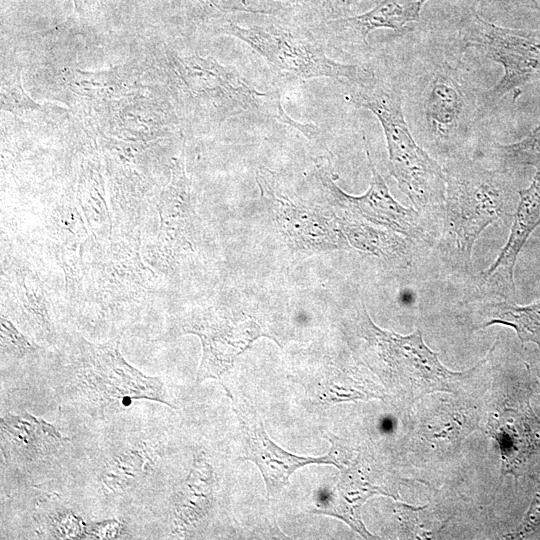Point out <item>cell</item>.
Wrapping results in <instances>:
<instances>
[{"label": "cell", "instance_id": "7", "mask_svg": "<svg viewBox=\"0 0 540 540\" xmlns=\"http://www.w3.org/2000/svg\"><path fill=\"white\" fill-rule=\"evenodd\" d=\"M450 10L448 19L460 41L503 68L501 79L485 92L484 108L489 115L506 95L540 74V30L496 24L464 0H457Z\"/></svg>", "mask_w": 540, "mask_h": 540}, {"label": "cell", "instance_id": "2", "mask_svg": "<svg viewBox=\"0 0 540 540\" xmlns=\"http://www.w3.org/2000/svg\"><path fill=\"white\" fill-rule=\"evenodd\" d=\"M352 348L359 359L394 396L416 400L442 391L455 393L470 379L480 363L465 372L447 369L424 342L420 329L400 335L378 327L363 301L357 307L349 329Z\"/></svg>", "mask_w": 540, "mask_h": 540}, {"label": "cell", "instance_id": "31", "mask_svg": "<svg viewBox=\"0 0 540 540\" xmlns=\"http://www.w3.org/2000/svg\"><path fill=\"white\" fill-rule=\"evenodd\" d=\"M223 11L282 16L288 7L276 0H209Z\"/></svg>", "mask_w": 540, "mask_h": 540}, {"label": "cell", "instance_id": "13", "mask_svg": "<svg viewBox=\"0 0 540 540\" xmlns=\"http://www.w3.org/2000/svg\"><path fill=\"white\" fill-rule=\"evenodd\" d=\"M429 0H382L360 15L322 23V36L329 45L345 50L368 49V36L378 29L398 34L413 31Z\"/></svg>", "mask_w": 540, "mask_h": 540}, {"label": "cell", "instance_id": "23", "mask_svg": "<svg viewBox=\"0 0 540 540\" xmlns=\"http://www.w3.org/2000/svg\"><path fill=\"white\" fill-rule=\"evenodd\" d=\"M78 200L83 209L84 216L97 238L111 236V218L104 197L102 183L99 177L94 176L93 171L88 169L82 173V179L78 187Z\"/></svg>", "mask_w": 540, "mask_h": 540}, {"label": "cell", "instance_id": "33", "mask_svg": "<svg viewBox=\"0 0 540 540\" xmlns=\"http://www.w3.org/2000/svg\"><path fill=\"white\" fill-rule=\"evenodd\" d=\"M538 366H539V375H540V357H539V364H538ZM539 377H540V376H539Z\"/></svg>", "mask_w": 540, "mask_h": 540}, {"label": "cell", "instance_id": "5", "mask_svg": "<svg viewBox=\"0 0 540 540\" xmlns=\"http://www.w3.org/2000/svg\"><path fill=\"white\" fill-rule=\"evenodd\" d=\"M443 170L445 244L457 262L469 267L479 236L512 209L514 188L509 170L485 168L470 156L447 160Z\"/></svg>", "mask_w": 540, "mask_h": 540}, {"label": "cell", "instance_id": "16", "mask_svg": "<svg viewBox=\"0 0 540 540\" xmlns=\"http://www.w3.org/2000/svg\"><path fill=\"white\" fill-rule=\"evenodd\" d=\"M1 450L7 463L28 466L45 462L68 440L54 425L28 412L8 413L0 420Z\"/></svg>", "mask_w": 540, "mask_h": 540}, {"label": "cell", "instance_id": "30", "mask_svg": "<svg viewBox=\"0 0 540 540\" xmlns=\"http://www.w3.org/2000/svg\"><path fill=\"white\" fill-rule=\"evenodd\" d=\"M1 351L9 357L20 359L34 353V346L24 334L5 316L1 315Z\"/></svg>", "mask_w": 540, "mask_h": 540}, {"label": "cell", "instance_id": "18", "mask_svg": "<svg viewBox=\"0 0 540 540\" xmlns=\"http://www.w3.org/2000/svg\"><path fill=\"white\" fill-rule=\"evenodd\" d=\"M159 444L138 442L112 454L104 461L100 479L103 488L114 495L131 492L157 463Z\"/></svg>", "mask_w": 540, "mask_h": 540}, {"label": "cell", "instance_id": "10", "mask_svg": "<svg viewBox=\"0 0 540 540\" xmlns=\"http://www.w3.org/2000/svg\"><path fill=\"white\" fill-rule=\"evenodd\" d=\"M232 400L233 411L240 424L244 455L240 458L250 460L258 467L265 481L267 495L276 498L289 477L299 468L308 464H332L339 469L351 461V451L341 447L338 439L330 441L332 447L325 456L304 457L292 454L267 435L262 420L252 403L242 395H233L227 388Z\"/></svg>", "mask_w": 540, "mask_h": 540}, {"label": "cell", "instance_id": "4", "mask_svg": "<svg viewBox=\"0 0 540 540\" xmlns=\"http://www.w3.org/2000/svg\"><path fill=\"white\" fill-rule=\"evenodd\" d=\"M189 111L216 123L278 121L311 141L320 137L312 123L299 122L285 111L278 90H259L236 69L199 54L169 55Z\"/></svg>", "mask_w": 540, "mask_h": 540}, {"label": "cell", "instance_id": "19", "mask_svg": "<svg viewBox=\"0 0 540 540\" xmlns=\"http://www.w3.org/2000/svg\"><path fill=\"white\" fill-rule=\"evenodd\" d=\"M214 477L211 466L195 457L193 468L174 505L175 533L187 534L206 518L212 503Z\"/></svg>", "mask_w": 540, "mask_h": 540}, {"label": "cell", "instance_id": "3", "mask_svg": "<svg viewBox=\"0 0 540 540\" xmlns=\"http://www.w3.org/2000/svg\"><path fill=\"white\" fill-rule=\"evenodd\" d=\"M348 87L346 100L373 113L384 132L389 172L419 212L443 207V167L416 140L406 121L400 76L370 78Z\"/></svg>", "mask_w": 540, "mask_h": 540}, {"label": "cell", "instance_id": "12", "mask_svg": "<svg viewBox=\"0 0 540 540\" xmlns=\"http://www.w3.org/2000/svg\"><path fill=\"white\" fill-rule=\"evenodd\" d=\"M371 179L368 190L359 196L344 192L323 169L317 175L330 204L344 212V216L366 222L376 227L396 232L409 240L426 239L421 214L415 208L401 205L391 195L389 188L374 165L365 141Z\"/></svg>", "mask_w": 540, "mask_h": 540}, {"label": "cell", "instance_id": "8", "mask_svg": "<svg viewBox=\"0 0 540 540\" xmlns=\"http://www.w3.org/2000/svg\"><path fill=\"white\" fill-rule=\"evenodd\" d=\"M219 31L247 44L271 66L300 80L331 78L349 86L370 78L369 64H346L330 58L313 36L281 24L226 21Z\"/></svg>", "mask_w": 540, "mask_h": 540}, {"label": "cell", "instance_id": "27", "mask_svg": "<svg viewBox=\"0 0 540 540\" xmlns=\"http://www.w3.org/2000/svg\"><path fill=\"white\" fill-rule=\"evenodd\" d=\"M382 0H297L308 16L323 23L340 18L360 15Z\"/></svg>", "mask_w": 540, "mask_h": 540}, {"label": "cell", "instance_id": "26", "mask_svg": "<svg viewBox=\"0 0 540 540\" xmlns=\"http://www.w3.org/2000/svg\"><path fill=\"white\" fill-rule=\"evenodd\" d=\"M17 286L20 289V302L32 329L40 338L51 341L55 331L42 289L38 285L27 283L25 278L19 279Z\"/></svg>", "mask_w": 540, "mask_h": 540}, {"label": "cell", "instance_id": "15", "mask_svg": "<svg viewBox=\"0 0 540 540\" xmlns=\"http://www.w3.org/2000/svg\"><path fill=\"white\" fill-rule=\"evenodd\" d=\"M519 201L508 239L494 262L479 276V286L513 294L517 258L533 231L540 225V170L530 185L518 191Z\"/></svg>", "mask_w": 540, "mask_h": 540}, {"label": "cell", "instance_id": "29", "mask_svg": "<svg viewBox=\"0 0 540 540\" xmlns=\"http://www.w3.org/2000/svg\"><path fill=\"white\" fill-rule=\"evenodd\" d=\"M1 108L17 115L28 111L42 110V107L25 93L19 71L11 78L2 80Z\"/></svg>", "mask_w": 540, "mask_h": 540}, {"label": "cell", "instance_id": "32", "mask_svg": "<svg viewBox=\"0 0 540 540\" xmlns=\"http://www.w3.org/2000/svg\"><path fill=\"white\" fill-rule=\"evenodd\" d=\"M87 0H74L76 7L78 8L81 4L86 2Z\"/></svg>", "mask_w": 540, "mask_h": 540}, {"label": "cell", "instance_id": "1", "mask_svg": "<svg viewBox=\"0 0 540 540\" xmlns=\"http://www.w3.org/2000/svg\"><path fill=\"white\" fill-rule=\"evenodd\" d=\"M469 51L454 30L428 28L400 76L421 142L446 161L479 147V124L487 117L488 88L479 84Z\"/></svg>", "mask_w": 540, "mask_h": 540}, {"label": "cell", "instance_id": "22", "mask_svg": "<svg viewBox=\"0 0 540 540\" xmlns=\"http://www.w3.org/2000/svg\"><path fill=\"white\" fill-rule=\"evenodd\" d=\"M483 18L499 25L514 27L522 23H540V0H464Z\"/></svg>", "mask_w": 540, "mask_h": 540}, {"label": "cell", "instance_id": "6", "mask_svg": "<svg viewBox=\"0 0 540 540\" xmlns=\"http://www.w3.org/2000/svg\"><path fill=\"white\" fill-rule=\"evenodd\" d=\"M65 390L77 408L95 416L123 411L140 399L175 408L160 378L145 375L124 359L118 339L95 344L80 338Z\"/></svg>", "mask_w": 540, "mask_h": 540}, {"label": "cell", "instance_id": "24", "mask_svg": "<svg viewBox=\"0 0 540 540\" xmlns=\"http://www.w3.org/2000/svg\"><path fill=\"white\" fill-rule=\"evenodd\" d=\"M491 151L500 167L533 166L540 170V123L523 139L510 143H493Z\"/></svg>", "mask_w": 540, "mask_h": 540}, {"label": "cell", "instance_id": "25", "mask_svg": "<svg viewBox=\"0 0 540 540\" xmlns=\"http://www.w3.org/2000/svg\"><path fill=\"white\" fill-rule=\"evenodd\" d=\"M68 85L78 94L90 97H115L128 90L116 70L102 72L72 71Z\"/></svg>", "mask_w": 540, "mask_h": 540}, {"label": "cell", "instance_id": "11", "mask_svg": "<svg viewBox=\"0 0 540 540\" xmlns=\"http://www.w3.org/2000/svg\"><path fill=\"white\" fill-rule=\"evenodd\" d=\"M181 334L200 338L202 357L196 381L220 379L251 344L262 336H273L253 318H236L213 308L196 309L185 314L179 323ZM274 340V339H273Z\"/></svg>", "mask_w": 540, "mask_h": 540}, {"label": "cell", "instance_id": "9", "mask_svg": "<svg viewBox=\"0 0 540 540\" xmlns=\"http://www.w3.org/2000/svg\"><path fill=\"white\" fill-rule=\"evenodd\" d=\"M256 181L265 204L273 213L278 232L293 252L309 255L350 248L335 215H326L321 208L295 202L267 170L260 168Z\"/></svg>", "mask_w": 540, "mask_h": 540}, {"label": "cell", "instance_id": "17", "mask_svg": "<svg viewBox=\"0 0 540 540\" xmlns=\"http://www.w3.org/2000/svg\"><path fill=\"white\" fill-rule=\"evenodd\" d=\"M341 470L339 481L331 490L325 505L315 513L339 518L363 538L373 539L374 536L362 522V506L375 494L390 495V493L373 484L356 465H347Z\"/></svg>", "mask_w": 540, "mask_h": 540}, {"label": "cell", "instance_id": "14", "mask_svg": "<svg viewBox=\"0 0 540 540\" xmlns=\"http://www.w3.org/2000/svg\"><path fill=\"white\" fill-rule=\"evenodd\" d=\"M183 155L182 151L181 157L174 158L170 182L157 204L160 216L158 244L163 247L168 261L183 251L193 250L195 213Z\"/></svg>", "mask_w": 540, "mask_h": 540}, {"label": "cell", "instance_id": "21", "mask_svg": "<svg viewBox=\"0 0 540 540\" xmlns=\"http://www.w3.org/2000/svg\"><path fill=\"white\" fill-rule=\"evenodd\" d=\"M484 314L488 321L481 327L501 324L515 330L522 343L540 346V301L528 305L507 302L487 304Z\"/></svg>", "mask_w": 540, "mask_h": 540}, {"label": "cell", "instance_id": "28", "mask_svg": "<svg viewBox=\"0 0 540 540\" xmlns=\"http://www.w3.org/2000/svg\"><path fill=\"white\" fill-rule=\"evenodd\" d=\"M45 529L51 538L56 539H86L92 538V522L86 523L81 517L64 507L50 509Z\"/></svg>", "mask_w": 540, "mask_h": 540}, {"label": "cell", "instance_id": "20", "mask_svg": "<svg viewBox=\"0 0 540 540\" xmlns=\"http://www.w3.org/2000/svg\"><path fill=\"white\" fill-rule=\"evenodd\" d=\"M309 394L322 402L382 399L384 394L373 383L349 370L325 367L317 376H296Z\"/></svg>", "mask_w": 540, "mask_h": 540}]
</instances>
